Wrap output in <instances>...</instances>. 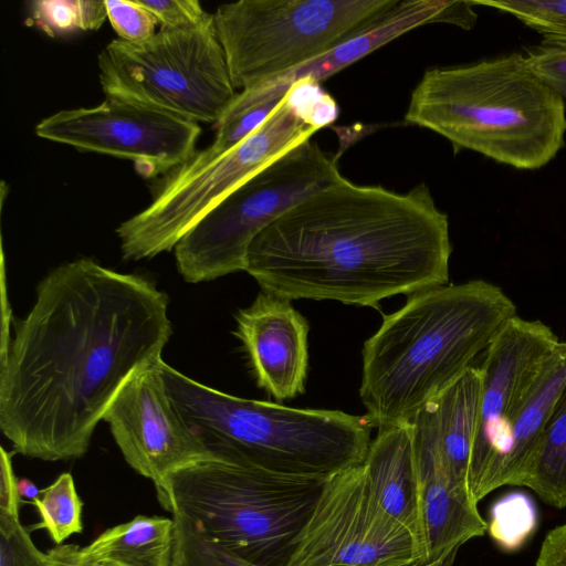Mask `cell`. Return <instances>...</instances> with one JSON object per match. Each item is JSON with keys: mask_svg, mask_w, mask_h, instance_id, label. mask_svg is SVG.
I'll use <instances>...</instances> for the list:
<instances>
[{"mask_svg": "<svg viewBox=\"0 0 566 566\" xmlns=\"http://www.w3.org/2000/svg\"><path fill=\"white\" fill-rule=\"evenodd\" d=\"M18 490L21 497H27L31 501L38 497L41 493V490H39L36 485L28 479L18 480Z\"/></svg>", "mask_w": 566, "mask_h": 566, "instance_id": "836d02e7", "label": "cell"}, {"mask_svg": "<svg viewBox=\"0 0 566 566\" xmlns=\"http://www.w3.org/2000/svg\"><path fill=\"white\" fill-rule=\"evenodd\" d=\"M326 480L206 460L170 475L158 500L256 566H287Z\"/></svg>", "mask_w": 566, "mask_h": 566, "instance_id": "52a82bcc", "label": "cell"}, {"mask_svg": "<svg viewBox=\"0 0 566 566\" xmlns=\"http://www.w3.org/2000/svg\"><path fill=\"white\" fill-rule=\"evenodd\" d=\"M408 423L420 490V565H452L459 548L468 541L483 536L488 523L470 492L454 480L444 463L432 402L419 410Z\"/></svg>", "mask_w": 566, "mask_h": 566, "instance_id": "9a60e30c", "label": "cell"}, {"mask_svg": "<svg viewBox=\"0 0 566 566\" xmlns=\"http://www.w3.org/2000/svg\"><path fill=\"white\" fill-rule=\"evenodd\" d=\"M49 566H94L84 562L81 556V547L74 544H62L50 549Z\"/></svg>", "mask_w": 566, "mask_h": 566, "instance_id": "d6a6232c", "label": "cell"}, {"mask_svg": "<svg viewBox=\"0 0 566 566\" xmlns=\"http://www.w3.org/2000/svg\"><path fill=\"white\" fill-rule=\"evenodd\" d=\"M158 367L174 405L217 460L327 480L366 458L373 428L366 416L238 398L163 359Z\"/></svg>", "mask_w": 566, "mask_h": 566, "instance_id": "5b68a950", "label": "cell"}, {"mask_svg": "<svg viewBox=\"0 0 566 566\" xmlns=\"http://www.w3.org/2000/svg\"><path fill=\"white\" fill-rule=\"evenodd\" d=\"M106 97L216 124L237 96L213 14L188 29H159L140 42L112 40L97 57Z\"/></svg>", "mask_w": 566, "mask_h": 566, "instance_id": "9c48e42d", "label": "cell"}, {"mask_svg": "<svg viewBox=\"0 0 566 566\" xmlns=\"http://www.w3.org/2000/svg\"><path fill=\"white\" fill-rule=\"evenodd\" d=\"M399 0H240L213 14L234 87L260 85L363 32Z\"/></svg>", "mask_w": 566, "mask_h": 566, "instance_id": "ba28073f", "label": "cell"}, {"mask_svg": "<svg viewBox=\"0 0 566 566\" xmlns=\"http://www.w3.org/2000/svg\"><path fill=\"white\" fill-rule=\"evenodd\" d=\"M363 465L380 506L415 536L422 553L420 490L409 423L378 429Z\"/></svg>", "mask_w": 566, "mask_h": 566, "instance_id": "ac0fdd59", "label": "cell"}, {"mask_svg": "<svg viewBox=\"0 0 566 566\" xmlns=\"http://www.w3.org/2000/svg\"><path fill=\"white\" fill-rule=\"evenodd\" d=\"M337 113L319 83H295L247 138L209 159L190 158L168 174L150 203L116 229L123 256L140 260L174 249L232 191L332 124Z\"/></svg>", "mask_w": 566, "mask_h": 566, "instance_id": "8992f818", "label": "cell"}, {"mask_svg": "<svg viewBox=\"0 0 566 566\" xmlns=\"http://www.w3.org/2000/svg\"><path fill=\"white\" fill-rule=\"evenodd\" d=\"M105 6L117 39L140 42L156 33L157 19L138 0H105Z\"/></svg>", "mask_w": 566, "mask_h": 566, "instance_id": "f1b7e54d", "label": "cell"}, {"mask_svg": "<svg viewBox=\"0 0 566 566\" xmlns=\"http://www.w3.org/2000/svg\"><path fill=\"white\" fill-rule=\"evenodd\" d=\"M413 566H430V565H413ZM447 566H452V565H447Z\"/></svg>", "mask_w": 566, "mask_h": 566, "instance_id": "e575fe53", "label": "cell"}, {"mask_svg": "<svg viewBox=\"0 0 566 566\" xmlns=\"http://www.w3.org/2000/svg\"><path fill=\"white\" fill-rule=\"evenodd\" d=\"M451 251L448 216L424 184L400 193L344 178L263 229L244 271L289 301L379 308L384 298L448 284Z\"/></svg>", "mask_w": 566, "mask_h": 566, "instance_id": "7a4b0ae2", "label": "cell"}, {"mask_svg": "<svg viewBox=\"0 0 566 566\" xmlns=\"http://www.w3.org/2000/svg\"><path fill=\"white\" fill-rule=\"evenodd\" d=\"M409 124L516 169L547 165L564 147L565 102L525 55L427 70L411 93Z\"/></svg>", "mask_w": 566, "mask_h": 566, "instance_id": "277c9868", "label": "cell"}, {"mask_svg": "<svg viewBox=\"0 0 566 566\" xmlns=\"http://www.w3.org/2000/svg\"><path fill=\"white\" fill-rule=\"evenodd\" d=\"M509 13L538 32L544 42L566 44V0H470Z\"/></svg>", "mask_w": 566, "mask_h": 566, "instance_id": "4316f807", "label": "cell"}, {"mask_svg": "<svg viewBox=\"0 0 566 566\" xmlns=\"http://www.w3.org/2000/svg\"><path fill=\"white\" fill-rule=\"evenodd\" d=\"M415 536L375 497L363 463L325 481L287 566H413Z\"/></svg>", "mask_w": 566, "mask_h": 566, "instance_id": "8fae6325", "label": "cell"}, {"mask_svg": "<svg viewBox=\"0 0 566 566\" xmlns=\"http://www.w3.org/2000/svg\"><path fill=\"white\" fill-rule=\"evenodd\" d=\"M174 518L137 515L105 530L81 548L84 562L109 566H171Z\"/></svg>", "mask_w": 566, "mask_h": 566, "instance_id": "44dd1931", "label": "cell"}, {"mask_svg": "<svg viewBox=\"0 0 566 566\" xmlns=\"http://www.w3.org/2000/svg\"><path fill=\"white\" fill-rule=\"evenodd\" d=\"M158 360L126 380L102 420L125 461L154 483L160 500L170 475L214 457L174 405Z\"/></svg>", "mask_w": 566, "mask_h": 566, "instance_id": "5bb4252c", "label": "cell"}, {"mask_svg": "<svg viewBox=\"0 0 566 566\" xmlns=\"http://www.w3.org/2000/svg\"><path fill=\"white\" fill-rule=\"evenodd\" d=\"M482 371L471 365L431 402L436 411L439 446L454 480L468 491V472L478 431Z\"/></svg>", "mask_w": 566, "mask_h": 566, "instance_id": "ffe728a7", "label": "cell"}, {"mask_svg": "<svg viewBox=\"0 0 566 566\" xmlns=\"http://www.w3.org/2000/svg\"><path fill=\"white\" fill-rule=\"evenodd\" d=\"M525 56L533 73L566 102V44L543 42Z\"/></svg>", "mask_w": 566, "mask_h": 566, "instance_id": "f546056e", "label": "cell"}, {"mask_svg": "<svg viewBox=\"0 0 566 566\" xmlns=\"http://www.w3.org/2000/svg\"><path fill=\"white\" fill-rule=\"evenodd\" d=\"M535 566H566V522L545 535Z\"/></svg>", "mask_w": 566, "mask_h": 566, "instance_id": "1f68e13d", "label": "cell"}, {"mask_svg": "<svg viewBox=\"0 0 566 566\" xmlns=\"http://www.w3.org/2000/svg\"><path fill=\"white\" fill-rule=\"evenodd\" d=\"M200 133L198 123L113 97L56 112L35 126L43 139L132 160L146 177L170 172L190 159Z\"/></svg>", "mask_w": 566, "mask_h": 566, "instance_id": "7c38bea8", "label": "cell"}, {"mask_svg": "<svg viewBox=\"0 0 566 566\" xmlns=\"http://www.w3.org/2000/svg\"><path fill=\"white\" fill-rule=\"evenodd\" d=\"M544 503L566 507V385L549 416L523 479Z\"/></svg>", "mask_w": 566, "mask_h": 566, "instance_id": "7402d4cb", "label": "cell"}, {"mask_svg": "<svg viewBox=\"0 0 566 566\" xmlns=\"http://www.w3.org/2000/svg\"><path fill=\"white\" fill-rule=\"evenodd\" d=\"M342 179L337 157L304 142L232 191L179 240L174 248L179 273L199 283L244 271L249 245L263 229Z\"/></svg>", "mask_w": 566, "mask_h": 566, "instance_id": "30bf717a", "label": "cell"}, {"mask_svg": "<svg viewBox=\"0 0 566 566\" xmlns=\"http://www.w3.org/2000/svg\"><path fill=\"white\" fill-rule=\"evenodd\" d=\"M154 14L161 29H188L208 21L212 14L206 12L197 0H138Z\"/></svg>", "mask_w": 566, "mask_h": 566, "instance_id": "4dcf8cb0", "label": "cell"}, {"mask_svg": "<svg viewBox=\"0 0 566 566\" xmlns=\"http://www.w3.org/2000/svg\"><path fill=\"white\" fill-rule=\"evenodd\" d=\"M234 334L242 342L259 387L276 400L305 391L308 368L307 321L291 301L265 292L235 315Z\"/></svg>", "mask_w": 566, "mask_h": 566, "instance_id": "e0dca14e", "label": "cell"}, {"mask_svg": "<svg viewBox=\"0 0 566 566\" xmlns=\"http://www.w3.org/2000/svg\"><path fill=\"white\" fill-rule=\"evenodd\" d=\"M41 521L31 530L43 528L56 545L83 531V501L81 500L71 473H62L48 488L41 490L31 501Z\"/></svg>", "mask_w": 566, "mask_h": 566, "instance_id": "603a6c76", "label": "cell"}, {"mask_svg": "<svg viewBox=\"0 0 566 566\" xmlns=\"http://www.w3.org/2000/svg\"><path fill=\"white\" fill-rule=\"evenodd\" d=\"M515 314L501 287L472 280L415 293L384 316L361 352L359 395L373 428L410 422Z\"/></svg>", "mask_w": 566, "mask_h": 566, "instance_id": "3957f363", "label": "cell"}, {"mask_svg": "<svg viewBox=\"0 0 566 566\" xmlns=\"http://www.w3.org/2000/svg\"><path fill=\"white\" fill-rule=\"evenodd\" d=\"M171 333L154 282L92 259L51 271L2 354L0 428L14 452L82 458L117 391L161 358Z\"/></svg>", "mask_w": 566, "mask_h": 566, "instance_id": "6da1fadb", "label": "cell"}, {"mask_svg": "<svg viewBox=\"0 0 566 566\" xmlns=\"http://www.w3.org/2000/svg\"><path fill=\"white\" fill-rule=\"evenodd\" d=\"M558 344L549 326L515 314L486 347L480 366V419L468 472V489L476 503L490 493V481L503 454L510 423Z\"/></svg>", "mask_w": 566, "mask_h": 566, "instance_id": "4fadbf2b", "label": "cell"}, {"mask_svg": "<svg viewBox=\"0 0 566 566\" xmlns=\"http://www.w3.org/2000/svg\"><path fill=\"white\" fill-rule=\"evenodd\" d=\"M30 11L35 24L51 36L97 30L107 18L105 0H38L31 2Z\"/></svg>", "mask_w": 566, "mask_h": 566, "instance_id": "d4e9b609", "label": "cell"}, {"mask_svg": "<svg viewBox=\"0 0 566 566\" xmlns=\"http://www.w3.org/2000/svg\"><path fill=\"white\" fill-rule=\"evenodd\" d=\"M50 555L40 551L20 513L0 512V566H49Z\"/></svg>", "mask_w": 566, "mask_h": 566, "instance_id": "83f0119b", "label": "cell"}, {"mask_svg": "<svg viewBox=\"0 0 566 566\" xmlns=\"http://www.w3.org/2000/svg\"><path fill=\"white\" fill-rule=\"evenodd\" d=\"M478 14L470 0H399L378 21L323 55L254 87L240 91L223 114L280 102L301 80H326L361 57L418 27L449 23L463 29L475 25Z\"/></svg>", "mask_w": 566, "mask_h": 566, "instance_id": "2e32d148", "label": "cell"}, {"mask_svg": "<svg viewBox=\"0 0 566 566\" xmlns=\"http://www.w3.org/2000/svg\"><path fill=\"white\" fill-rule=\"evenodd\" d=\"M175 522V545L171 566H256L224 548L179 512Z\"/></svg>", "mask_w": 566, "mask_h": 566, "instance_id": "484cf974", "label": "cell"}, {"mask_svg": "<svg viewBox=\"0 0 566 566\" xmlns=\"http://www.w3.org/2000/svg\"><path fill=\"white\" fill-rule=\"evenodd\" d=\"M486 532L499 548L516 552L538 526V511L532 496L523 491L509 492L490 507Z\"/></svg>", "mask_w": 566, "mask_h": 566, "instance_id": "cb8c5ba5", "label": "cell"}, {"mask_svg": "<svg viewBox=\"0 0 566 566\" xmlns=\"http://www.w3.org/2000/svg\"><path fill=\"white\" fill-rule=\"evenodd\" d=\"M565 385L566 342H559L510 423L503 454L490 481V493L504 485L522 486L544 428Z\"/></svg>", "mask_w": 566, "mask_h": 566, "instance_id": "d6986e66", "label": "cell"}, {"mask_svg": "<svg viewBox=\"0 0 566 566\" xmlns=\"http://www.w3.org/2000/svg\"><path fill=\"white\" fill-rule=\"evenodd\" d=\"M94 566H109V565H96V564H94Z\"/></svg>", "mask_w": 566, "mask_h": 566, "instance_id": "d590c367", "label": "cell"}]
</instances>
